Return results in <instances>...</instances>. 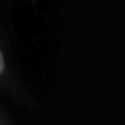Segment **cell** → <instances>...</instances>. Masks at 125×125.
Returning a JSON list of instances; mask_svg holds the SVG:
<instances>
[{"label": "cell", "mask_w": 125, "mask_h": 125, "mask_svg": "<svg viewBox=\"0 0 125 125\" xmlns=\"http://www.w3.org/2000/svg\"><path fill=\"white\" fill-rule=\"evenodd\" d=\"M9 80V64L4 47L0 44V85L6 83Z\"/></svg>", "instance_id": "6da1fadb"}, {"label": "cell", "mask_w": 125, "mask_h": 125, "mask_svg": "<svg viewBox=\"0 0 125 125\" xmlns=\"http://www.w3.org/2000/svg\"><path fill=\"white\" fill-rule=\"evenodd\" d=\"M0 125H9V124L6 123V120H5L3 116H0Z\"/></svg>", "instance_id": "7a4b0ae2"}]
</instances>
